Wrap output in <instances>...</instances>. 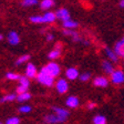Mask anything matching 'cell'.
<instances>
[{
  "instance_id": "cell-28",
  "label": "cell",
  "mask_w": 124,
  "mask_h": 124,
  "mask_svg": "<svg viewBox=\"0 0 124 124\" xmlns=\"http://www.w3.org/2000/svg\"><path fill=\"white\" fill-rule=\"evenodd\" d=\"M38 3H39L38 0H23L22 2H21V5L23 7H32V6L38 5Z\"/></svg>"
},
{
  "instance_id": "cell-3",
  "label": "cell",
  "mask_w": 124,
  "mask_h": 124,
  "mask_svg": "<svg viewBox=\"0 0 124 124\" xmlns=\"http://www.w3.org/2000/svg\"><path fill=\"white\" fill-rule=\"evenodd\" d=\"M110 81L114 85L124 84V71L122 69H115L114 72L110 75Z\"/></svg>"
},
{
  "instance_id": "cell-36",
  "label": "cell",
  "mask_w": 124,
  "mask_h": 124,
  "mask_svg": "<svg viewBox=\"0 0 124 124\" xmlns=\"http://www.w3.org/2000/svg\"><path fill=\"white\" fill-rule=\"evenodd\" d=\"M2 39H3V36H2V34H0V41H1Z\"/></svg>"
},
{
  "instance_id": "cell-2",
  "label": "cell",
  "mask_w": 124,
  "mask_h": 124,
  "mask_svg": "<svg viewBox=\"0 0 124 124\" xmlns=\"http://www.w3.org/2000/svg\"><path fill=\"white\" fill-rule=\"evenodd\" d=\"M37 80L39 83H41L44 86H48V88H51L55 84V81H54L53 78H51L50 75H48L46 73H44L43 71H39L38 75H37Z\"/></svg>"
},
{
  "instance_id": "cell-12",
  "label": "cell",
  "mask_w": 124,
  "mask_h": 124,
  "mask_svg": "<svg viewBox=\"0 0 124 124\" xmlns=\"http://www.w3.org/2000/svg\"><path fill=\"white\" fill-rule=\"evenodd\" d=\"M65 105L69 108H77L80 105V99L75 95H70L65 100Z\"/></svg>"
},
{
  "instance_id": "cell-35",
  "label": "cell",
  "mask_w": 124,
  "mask_h": 124,
  "mask_svg": "<svg viewBox=\"0 0 124 124\" xmlns=\"http://www.w3.org/2000/svg\"><path fill=\"white\" fill-rule=\"evenodd\" d=\"M119 5H120V7L122 8V9H124V0H121L119 2Z\"/></svg>"
},
{
  "instance_id": "cell-1",
  "label": "cell",
  "mask_w": 124,
  "mask_h": 124,
  "mask_svg": "<svg viewBox=\"0 0 124 124\" xmlns=\"http://www.w3.org/2000/svg\"><path fill=\"white\" fill-rule=\"evenodd\" d=\"M41 71H43L44 73H46V74L50 75L51 78L55 79V78H58L60 75V73H61V68H60V65L58 64L57 62L52 61L44 65L41 69Z\"/></svg>"
},
{
  "instance_id": "cell-15",
  "label": "cell",
  "mask_w": 124,
  "mask_h": 124,
  "mask_svg": "<svg viewBox=\"0 0 124 124\" xmlns=\"http://www.w3.org/2000/svg\"><path fill=\"white\" fill-rule=\"evenodd\" d=\"M101 65H102V70H103V72L105 73V74H108V75H111L112 73L114 72V70H115L114 64L112 63L111 61H108V60H103Z\"/></svg>"
},
{
  "instance_id": "cell-18",
  "label": "cell",
  "mask_w": 124,
  "mask_h": 124,
  "mask_svg": "<svg viewBox=\"0 0 124 124\" xmlns=\"http://www.w3.org/2000/svg\"><path fill=\"white\" fill-rule=\"evenodd\" d=\"M54 5H55V1H53V0H42L40 2V7L42 10H49Z\"/></svg>"
},
{
  "instance_id": "cell-13",
  "label": "cell",
  "mask_w": 124,
  "mask_h": 124,
  "mask_svg": "<svg viewBox=\"0 0 124 124\" xmlns=\"http://www.w3.org/2000/svg\"><path fill=\"white\" fill-rule=\"evenodd\" d=\"M104 53H105V57L108 61H111L112 63H116V62L119 61V57L116 55V53L114 52L113 49L111 48H108V46H105L104 48Z\"/></svg>"
},
{
  "instance_id": "cell-11",
  "label": "cell",
  "mask_w": 124,
  "mask_h": 124,
  "mask_svg": "<svg viewBox=\"0 0 124 124\" xmlns=\"http://www.w3.org/2000/svg\"><path fill=\"white\" fill-rule=\"evenodd\" d=\"M38 70H37L36 65L33 63H28L26 68V77L28 78L29 80L30 79H36L37 75H38Z\"/></svg>"
},
{
  "instance_id": "cell-19",
  "label": "cell",
  "mask_w": 124,
  "mask_h": 124,
  "mask_svg": "<svg viewBox=\"0 0 124 124\" xmlns=\"http://www.w3.org/2000/svg\"><path fill=\"white\" fill-rule=\"evenodd\" d=\"M17 100V94L15 93H10V94H6L0 99V103H7V102H12V101Z\"/></svg>"
},
{
  "instance_id": "cell-16",
  "label": "cell",
  "mask_w": 124,
  "mask_h": 124,
  "mask_svg": "<svg viewBox=\"0 0 124 124\" xmlns=\"http://www.w3.org/2000/svg\"><path fill=\"white\" fill-rule=\"evenodd\" d=\"M42 17H43V23H53L57 20L55 12H52V11L44 12V15H42Z\"/></svg>"
},
{
  "instance_id": "cell-29",
  "label": "cell",
  "mask_w": 124,
  "mask_h": 124,
  "mask_svg": "<svg viewBox=\"0 0 124 124\" xmlns=\"http://www.w3.org/2000/svg\"><path fill=\"white\" fill-rule=\"evenodd\" d=\"M79 79H80V81H82V82H88V81L91 79V73L90 72L81 73L80 77H79Z\"/></svg>"
},
{
  "instance_id": "cell-30",
  "label": "cell",
  "mask_w": 124,
  "mask_h": 124,
  "mask_svg": "<svg viewBox=\"0 0 124 124\" xmlns=\"http://www.w3.org/2000/svg\"><path fill=\"white\" fill-rule=\"evenodd\" d=\"M6 124H20V119L18 116H11L6 121Z\"/></svg>"
},
{
  "instance_id": "cell-6",
  "label": "cell",
  "mask_w": 124,
  "mask_h": 124,
  "mask_svg": "<svg viewBox=\"0 0 124 124\" xmlns=\"http://www.w3.org/2000/svg\"><path fill=\"white\" fill-rule=\"evenodd\" d=\"M113 50L114 52L116 53V55L119 57V59H124V37H122L120 40L115 42L113 46Z\"/></svg>"
},
{
  "instance_id": "cell-34",
  "label": "cell",
  "mask_w": 124,
  "mask_h": 124,
  "mask_svg": "<svg viewBox=\"0 0 124 124\" xmlns=\"http://www.w3.org/2000/svg\"><path fill=\"white\" fill-rule=\"evenodd\" d=\"M62 43H60V42H57V43H55V46H54V49H58V50H61L62 51Z\"/></svg>"
},
{
  "instance_id": "cell-9",
  "label": "cell",
  "mask_w": 124,
  "mask_h": 124,
  "mask_svg": "<svg viewBox=\"0 0 124 124\" xmlns=\"http://www.w3.org/2000/svg\"><path fill=\"white\" fill-rule=\"evenodd\" d=\"M55 16H57V19L61 20L62 22H65V21L70 20L71 19V15H70L69 10L67 8H60L55 11Z\"/></svg>"
},
{
  "instance_id": "cell-22",
  "label": "cell",
  "mask_w": 124,
  "mask_h": 124,
  "mask_svg": "<svg viewBox=\"0 0 124 124\" xmlns=\"http://www.w3.org/2000/svg\"><path fill=\"white\" fill-rule=\"evenodd\" d=\"M30 22L32 23H37V24H41L43 23V17L42 15H39V16H31L30 18H29Z\"/></svg>"
},
{
  "instance_id": "cell-32",
  "label": "cell",
  "mask_w": 124,
  "mask_h": 124,
  "mask_svg": "<svg viewBox=\"0 0 124 124\" xmlns=\"http://www.w3.org/2000/svg\"><path fill=\"white\" fill-rule=\"evenodd\" d=\"M95 108H96L95 102H88V103H86V108H88L89 111H92V110H94Z\"/></svg>"
},
{
  "instance_id": "cell-17",
  "label": "cell",
  "mask_w": 124,
  "mask_h": 124,
  "mask_svg": "<svg viewBox=\"0 0 124 124\" xmlns=\"http://www.w3.org/2000/svg\"><path fill=\"white\" fill-rule=\"evenodd\" d=\"M62 27H63V29H67V30H75L79 27V23H78V21L70 19L65 22H62Z\"/></svg>"
},
{
  "instance_id": "cell-14",
  "label": "cell",
  "mask_w": 124,
  "mask_h": 124,
  "mask_svg": "<svg viewBox=\"0 0 124 124\" xmlns=\"http://www.w3.org/2000/svg\"><path fill=\"white\" fill-rule=\"evenodd\" d=\"M7 41L11 46H18L20 43V37L16 31H10L7 36Z\"/></svg>"
},
{
  "instance_id": "cell-8",
  "label": "cell",
  "mask_w": 124,
  "mask_h": 124,
  "mask_svg": "<svg viewBox=\"0 0 124 124\" xmlns=\"http://www.w3.org/2000/svg\"><path fill=\"white\" fill-rule=\"evenodd\" d=\"M79 77H80V72H79V70L75 67H70L65 70V78H67V80L74 81L77 79H79Z\"/></svg>"
},
{
  "instance_id": "cell-23",
  "label": "cell",
  "mask_w": 124,
  "mask_h": 124,
  "mask_svg": "<svg viewBox=\"0 0 124 124\" xmlns=\"http://www.w3.org/2000/svg\"><path fill=\"white\" fill-rule=\"evenodd\" d=\"M31 99V94L29 92L27 93H23V94H20V95H17V101L18 102H27V101H29Z\"/></svg>"
},
{
  "instance_id": "cell-7",
  "label": "cell",
  "mask_w": 124,
  "mask_h": 124,
  "mask_svg": "<svg viewBox=\"0 0 124 124\" xmlns=\"http://www.w3.org/2000/svg\"><path fill=\"white\" fill-rule=\"evenodd\" d=\"M43 121L48 124H59V123H64V120H62L61 117L57 115L54 113H50L46 114V115L43 116Z\"/></svg>"
},
{
  "instance_id": "cell-10",
  "label": "cell",
  "mask_w": 124,
  "mask_h": 124,
  "mask_svg": "<svg viewBox=\"0 0 124 124\" xmlns=\"http://www.w3.org/2000/svg\"><path fill=\"white\" fill-rule=\"evenodd\" d=\"M52 112H53L54 114H57L59 117H61L62 120H64V121H67L70 116V112L68 111L67 108H60V106H53V108H52Z\"/></svg>"
},
{
  "instance_id": "cell-21",
  "label": "cell",
  "mask_w": 124,
  "mask_h": 124,
  "mask_svg": "<svg viewBox=\"0 0 124 124\" xmlns=\"http://www.w3.org/2000/svg\"><path fill=\"white\" fill-rule=\"evenodd\" d=\"M60 57H61V50L54 49V48L49 52V54H48L49 60H57V59H59Z\"/></svg>"
},
{
  "instance_id": "cell-31",
  "label": "cell",
  "mask_w": 124,
  "mask_h": 124,
  "mask_svg": "<svg viewBox=\"0 0 124 124\" xmlns=\"http://www.w3.org/2000/svg\"><path fill=\"white\" fill-rule=\"evenodd\" d=\"M28 89L29 88H26V86H22V85H19L16 92H17V95H20V94H23V93H27L28 92Z\"/></svg>"
},
{
  "instance_id": "cell-27",
  "label": "cell",
  "mask_w": 124,
  "mask_h": 124,
  "mask_svg": "<svg viewBox=\"0 0 124 124\" xmlns=\"http://www.w3.org/2000/svg\"><path fill=\"white\" fill-rule=\"evenodd\" d=\"M19 85H22V86L29 88V85H30V81H29V79L26 77V75H21V78L19 79Z\"/></svg>"
},
{
  "instance_id": "cell-37",
  "label": "cell",
  "mask_w": 124,
  "mask_h": 124,
  "mask_svg": "<svg viewBox=\"0 0 124 124\" xmlns=\"http://www.w3.org/2000/svg\"><path fill=\"white\" fill-rule=\"evenodd\" d=\"M0 124H2V122H1V121H0Z\"/></svg>"
},
{
  "instance_id": "cell-25",
  "label": "cell",
  "mask_w": 124,
  "mask_h": 124,
  "mask_svg": "<svg viewBox=\"0 0 124 124\" xmlns=\"http://www.w3.org/2000/svg\"><path fill=\"white\" fill-rule=\"evenodd\" d=\"M6 78H7L8 80L19 81V79L21 78V75L18 74V73H15V72H7L6 73Z\"/></svg>"
},
{
  "instance_id": "cell-20",
  "label": "cell",
  "mask_w": 124,
  "mask_h": 124,
  "mask_svg": "<svg viewBox=\"0 0 124 124\" xmlns=\"http://www.w3.org/2000/svg\"><path fill=\"white\" fill-rule=\"evenodd\" d=\"M92 122H93V124H106L108 123V120H106V117L104 115L98 114V115H95L93 117Z\"/></svg>"
},
{
  "instance_id": "cell-26",
  "label": "cell",
  "mask_w": 124,
  "mask_h": 124,
  "mask_svg": "<svg viewBox=\"0 0 124 124\" xmlns=\"http://www.w3.org/2000/svg\"><path fill=\"white\" fill-rule=\"evenodd\" d=\"M18 111L22 114H27V113H30V112L32 111V108H31L30 105H28V104H24V105L19 106Z\"/></svg>"
},
{
  "instance_id": "cell-24",
  "label": "cell",
  "mask_w": 124,
  "mask_h": 124,
  "mask_svg": "<svg viewBox=\"0 0 124 124\" xmlns=\"http://www.w3.org/2000/svg\"><path fill=\"white\" fill-rule=\"evenodd\" d=\"M30 55L29 54H23V55H21V57H19L18 59L16 60V63L15 64L16 65H20V64H22V63H24V62H27L28 60H30Z\"/></svg>"
},
{
  "instance_id": "cell-5",
  "label": "cell",
  "mask_w": 124,
  "mask_h": 124,
  "mask_svg": "<svg viewBox=\"0 0 124 124\" xmlns=\"http://www.w3.org/2000/svg\"><path fill=\"white\" fill-rule=\"evenodd\" d=\"M108 83H110V80H108L106 77H104V75L95 77L94 78V80H93V85H94L95 88H100V89L108 88Z\"/></svg>"
},
{
  "instance_id": "cell-4",
  "label": "cell",
  "mask_w": 124,
  "mask_h": 124,
  "mask_svg": "<svg viewBox=\"0 0 124 124\" xmlns=\"http://www.w3.org/2000/svg\"><path fill=\"white\" fill-rule=\"evenodd\" d=\"M54 88H55L58 93H60V94H65V93L69 91V82H68V80L64 79V78H60V79H58V80L55 81Z\"/></svg>"
},
{
  "instance_id": "cell-33",
  "label": "cell",
  "mask_w": 124,
  "mask_h": 124,
  "mask_svg": "<svg viewBox=\"0 0 124 124\" xmlns=\"http://www.w3.org/2000/svg\"><path fill=\"white\" fill-rule=\"evenodd\" d=\"M54 39V34L53 33H46V40L48 42H50V41H52Z\"/></svg>"
}]
</instances>
